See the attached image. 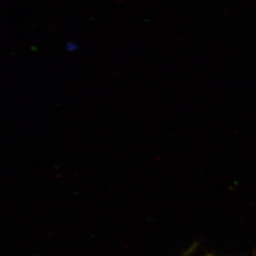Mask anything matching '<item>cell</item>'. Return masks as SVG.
I'll use <instances>...</instances> for the list:
<instances>
[]
</instances>
